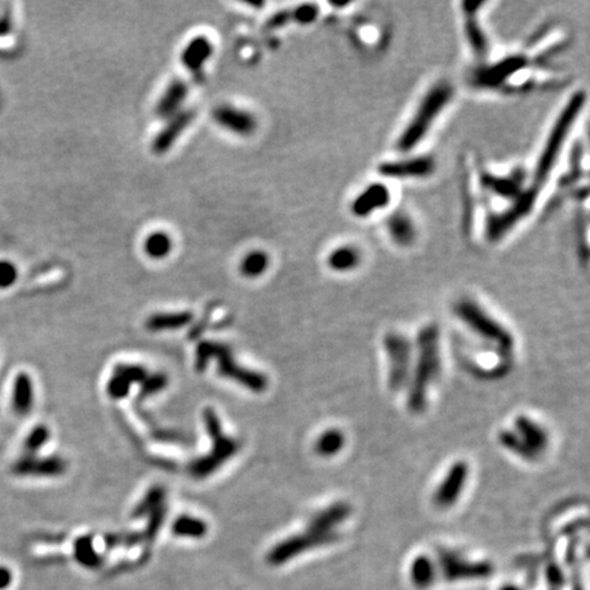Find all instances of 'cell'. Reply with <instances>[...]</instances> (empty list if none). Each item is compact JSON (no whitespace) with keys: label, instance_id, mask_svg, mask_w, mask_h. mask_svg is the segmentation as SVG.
<instances>
[{"label":"cell","instance_id":"6da1fadb","mask_svg":"<svg viewBox=\"0 0 590 590\" xmlns=\"http://www.w3.org/2000/svg\"><path fill=\"white\" fill-rule=\"evenodd\" d=\"M587 96L584 92H577L570 98V102L562 108L556 122L553 123L546 141L538 155L535 171L532 174V179L528 185V189L535 192L537 196L542 187V185L548 181L551 176L555 165L563 152V148L566 145V141L577 122V118L582 112V108L585 106Z\"/></svg>","mask_w":590,"mask_h":590},{"label":"cell","instance_id":"7a4b0ae2","mask_svg":"<svg viewBox=\"0 0 590 590\" xmlns=\"http://www.w3.org/2000/svg\"><path fill=\"white\" fill-rule=\"evenodd\" d=\"M454 99V86L447 81L433 84L425 92L396 140V149L409 154L430 134L436 120Z\"/></svg>","mask_w":590,"mask_h":590},{"label":"cell","instance_id":"3957f363","mask_svg":"<svg viewBox=\"0 0 590 590\" xmlns=\"http://www.w3.org/2000/svg\"><path fill=\"white\" fill-rule=\"evenodd\" d=\"M417 364L409 378L407 406L412 413L427 407L432 381L440 371V331L434 324L423 326L417 338Z\"/></svg>","mask_w":590,"mask_h":590},{"label":"cell","instance_id":"277c9868","mask_svg":"<svg viewBox=\"0 0 590 590\" xmlns=\"http://www.w3.org/2000/svg\"><path fill=\"white\" fill-rule=\"evenodd\" d=\"M454 312L461 322H465L483 340L495 344L503 353L513 351L515 342L510 331L493 319L477 302L473 299H461L457 302Z\"/></svg>","mask_w":590,"mask_h":590},{"label":"cell","instance_id":"5b68a950","mask_svg":"<svg viewBox=\"0 0 590 590\" xmlns=\"http://www.w3.org/2000/svg\"><path fill=\"white\" fill-rule=\"evenodd\" d=\"M384 347L388 358V387L391 391H399L412 375L413 346L406 336L389 332L384 338Z\"/></svg>","mask_w":590,"mask_h":590},{"label":"cell","instance_id":"8992f818","mask_svg":"<svg viewBox=\"0 0 590 590\" xmlns=\"http://www.w3.org/2000/svg\"><path fill=\"white\" fill-rule=\"evenodd\" d=\"M212 356H219V362H220L219 371L221 375L231 377L257 392H261L267 388L268 380L266 376L239 368L231 358L228 350L224 349L221 344L219 346L214 343L203 344L199 351V362H204V360H210Z\"/></svg>","mask_w":590,"mask_h":590},{"label":"cell","instance_id":"52a82bcc","mask_svg":"<svg viewBox=\"0 0 590 590\" xmlns=\"http://www.w3.org/2000/svg\"><path fill=\"white\" fill-rule=\"evenodd\" d=\"M439 562L441 574L447 581L480 580L489 577L493 573L490 563L468 560L448 549H441L439 552Z\"/></svg>","mask_w":590,"mask_h":590},{"label":"cell","instance_id":"ba28073f","mask_svg":"<svg viewBox=\"0 0 590 590\" xmlns=\"http://www.w3.org/2000/svg\"><path fill=\"white\" fill-rule=\"evenodd\" d=\"M339 536L336 533L332 535H322V533H316L308 529V532L297 535V536L290 537L284 541H282L279 545H276L268 555V562L270 564L279 566L283 564L288 560H291L293 557L312 549V548H319L326 544H332L335 542Z\"/></svg>","mask_w":590,"mask_h":590},{"label":"cell","instance_id":"9c48e42d","mask_svg":"<svg viewBox=\"0 0 590 590\" xmlns=\"http://www.w3.org/2000/svg\"><path fill=\"white\" fill-rule=\"evenodd\" d=\"M204 417L207 423V430H210V433L216 440L215 450L210 455V458H204L192 466V473L196 477H205L211 474L217 466H220L227 458H230L237 451L235 441H232L231 439H225L220 434V424L215 413L212 410H207Z\"/></svg>","mask_w":590,"mask_h":590},{"label":"cell","instance_id":"30bf717a","mask_svg":"<svg viewBox=\"0 0 590 590\" xmlns=\"http://www.w3.org/2000/svg\"><path fill=\"white\" fill-rule=\"evenodd\" d=\"M436 169V161L432 156H403L384 161L378 165V174L389 179H424Z\"/></svg>","mask_w":590,"mask_h":590},{"label":"cell","instance_id":"8fae6325","mask_svg":"<svg viewBox=\"0 0 590 590\" xmlns=\"http://www.w3.org/2000/svg\"><path fill=\"white\" fill-rule=\"evenodd\" d=\"M469 477V465L465 461L455 462L433 493V503L439 508H450L461 497Z\"/></svg>","mask_w":590,"mask_h":590},{"label":"cell","instance_id":"7c38bea8","mask_svg":"<svg viewBox=\"0 0 590 590\" xmlns=\"http://www.w3.org/2000/svg\"><path fill=\"white\" fill-rule=\"evenodd\" d=\"M483 6L485 3H474V1L462 3V11L465 14V26H463L465 36L474 57L479 59L480 62H483L489 54L488 37L477 17L480 8H483Z\"/></svg>","mask_w":590,"mask_h":590},{"label":"cell","instance_id":"4fadbf2b","mask_svg":"<svg viewBox=\"0 0 590 590\" xmlns=\"http://www.w3.org/2000/svg\"><path fill=\"white\" fill-rule=\"evenodd\" d=\"M214 120L223 129L241 137L252 136L257 129L256 116L242 108L220 106L214 111Z\"/></svg>","mask_w":590,"mask_h":590},{"label":"cell","instance_id":"5bb4252c","mask_svg":"<svg viewBox=\"0 0 590 590\" xmlns=\"http://www.w3.org/2000/svg\"><path fill=\"white\" fill-rule=\"evenodd\" d=\"M391 203V192L384 183H371L353 200L350 208L357 217H368L384 210Z\"/></svg>","mask_w":590,"mask_h":590},{"label":"cell","instance_id":"9a60e30c","mask_svg":"<svg viewBox=\"0 0 590 590\" xmlns=\"http://www.w3.org/2000/svg\"><path fill=\"white\" fill-rule=\"evenodd\" d=\"M66 462L62 458L50 457V458H36L28 455L19 459L12 472L18 476H36V477H54L60 476L66 472Z\"/></svg>","mask_w":590,"mask_h":590},{"label":"cell","instance_id":"2e32d148","mask_svg":"<svg viewBox=\"0 0 590 590\" xmlns=\"http://www.w3.org/2000/svg\"><path fill=\"white\" fill-rule=\"evenodd\" d=\"M193 118H194V112L190 109L179 111L176 115H174L168 120V123L161 129L160 133L154 138L152 151L156 155H163L168 149H171V147L183 133V130L192 123Z\"/></svg>","mask_w":590,"mask_h":590},{"label":"cell","instance_id":"e0dca14e","mask_svg":"<svg viewBox=\"0 0 590 590\" xmlns=\"http://www.w3.org/2000/svg\"><path fill=\"white\" fill-rule=\"evenodd\" d=\"M350 515L351 506H349L346 501H336L325 507L312 518L309 524V531L322 535H332L335 533L333 529L343 524Z\"/></svg>","mask_w":590,"mask_h":590},{"label":"cell","instance_id":"ac0fdd59","mask_svg":"<svg viewBox=\"0 0 590 590\" xmlns=\"http://www.w3.org/2000/svg\"><path fill=\"white\" fill-rule=\"evenodd\" d=\"M387 232L391 241L400 246L407 248L414 243L417 238V227L414 220L405 212H395L387 221Z\"/></svg>","mask_w":590,"mask_h":590},{"label":"cell","instance_id":"d6986e66","mask_svg":"<svg viewBox=\"0 0 590 590\" xmlns=\"http://www.w3.org/2000/svg\"><path fill=\"white\" fill-rule=\"evenodd\" d=\"M212 53H214L212 43L207 37L199 36L190 40L187 46L183 48L181 60L187 70L193 73H199L204 67V64L211 59Z\"/></svg>","mask_w":590,"mask_h":590},{"label":"cell","instance_id":"ffe728a7","mask_svg":"<svg viewBox=\"0 0 590 590\" xmlns=\"http://www.w3.org/2000/svg\"><path fill=\"white\" fill-rule=\"evenodd\" d=\"M187 92H189L187 85L183 81L181 80L172 81L165 88L164 93L161 95L160 100L158 102V106H156L158 116H160L161 119H167L176 115L187 96Z\"/></svg>","mask_w":590,"mask_h":590},{"label":"cell","instance_id":"44dd1931","mask_svg":"<svg viewBox=\"0 0 590 590\" xmlns=\"http://www.w3.org/2000/svg\"><path fill=\"white\" fill-rule=\"evenodd\" d=\"M517 433L522 437V440L540 455L549 443V437L545 430L535 423L532 418L526 416H519L515 420Z\"/></svg>","mask_w":590,"mask_h":590},{"label":"cell","instance_id":"7402d4cb","mask_svg":"<svg viewBox=\"0 0 590 590\" xmlns=\"http://www.w3.org/2000/svg\"><path fill=\"white\" fill-rule=\"evenodd\" d=\"M35 402V388L32 378L26 374L15 377L12 387V409L18 416H26Z\"/></svg>","mask_w":590,"mask_h":590},{"label":"cell","instance_id":"603a6c76","mask_svg":"<svg viewBox=\"0 0 590 590\" xmlns=\"http://www.w3.org/2000/svg\"><path fill=\"white\" fill-rule=\"evenodd\" d=\"M361 264V252L353 245L336 246L326 257V266L335 272H350Z\"/></svg>","mask_w":590,"mask_h":590},{"label":"cell","instance_id":"cb8c5ba5","mask_svg":"<svg viewBox=\"0 0 590 590\" xmlns=\"http://www.w3.org/2000/svg\"><path fill=\"white\" fill-rule=\"evenodd\" d=\"M436 574H437L436 564L433 563L430 556L420 555L412 562L410 578L413 585L417 587L418 589L430 588L436 580Z\"/></svg>","mask_w":590,"mask_h":590},{"label":"cell","instance_id":"d4e9b609","mask_svg":"<svg viewBox=\"0 0 590 590\" xmlns=\"http://www.w3.org/2000/svg\"><path fill=\"white\" fill-rule=\"evenodd\" d=\"M344 443H346L344 433L340 430L331 428V430H324L317 437L315 443V451L324 458L333 457L342 451V448L344 447Z\"/></svg>","mask_w":590,"mask_h":590},{"label":"cell","instance_id":"484cf974","mask_svg":"<svg viewBox=\"0 0 590 590\" xmlns=\"http://www.w3.org/2000/svg\"><path fill=\"white\" fill-rule=\"evenodd\" d=\"M193 320V315L190 312H179V313H160L152 316L148 322L147 326L151 331L159 332V331H171V329H179Z\"/></svg>","mask_w":590,"mask_h":590},{"label":"cell","instance_id":"4316f807","mask_svg":"<svg viewBox=\"0 0 590 590\" xmlns=\"http://www.w3.org/2000/svg\"><path fill=\"white\" fill-rule=\"evenodd\" d=\"M499 443L508 450L510 452L515 454L517 457H521L528 461H535L538 458V454L533 451L524 440L522 437L514 432V430H500L499 432Z\"/></svg>","mask_w":590,"mask_h":590},{"label":"cell","instance_id":"83f0119b","mask_svg":"<svg viewBox=\"0 0 590 590\" xmlns=\"http://www.w3.org/2000/svg\"><path fill=\"white\" fill-rule=\"evenodd\" d=\"M172 245V239L167 232L156 231L147 237L144 242V250L148 257L154 260H161L171 253Z\"/></svg>","mask_w":590,"mask_h":590},{"label":"cell","instance_id":"f1b7e54d","mask_svg":"<svg viewBox=\"0 0 590 590\" xmlns=\"http://www.w3.org/2000/svg\"><path fill=\"white\" fill-rule=\"evenodd\" d=\"M268 267V255L263 250H253L243 257V260L239 266V270L245 277L256 279V277H260L261 275H264Z\"/></svg>","mask_w":590,"mask_h":590},{"label":"cell","instance_id":"f546056e","mask_svg":"<svg viewBox=\"0 0 590 590\" xmlns=\"http://www.w3.org/2000/svg\"><path fill=\"white\" fill-rule=\"evenodd\" d=\"M75 559L85 567L96 569L102 564V556L96 552L91 537H81L74 545Z\"/></svg>","mask_w":590,"mask_h":590},{"label":"cell","instance_id":"4dcf8cb0","mask_svg":"<svg viewBox=\"0 0 590 590\" xmlns=\"http://www.w3.org/2000/svg\"><path fill=\"white\" fill-rule=\"evenodd\" d=\"M172 532L175 536L187 538H203L208 532V526L204 521L193 517H181L174 522Z\"/></svg>","mask_w":590,"mask_h":590},{"label":"cell","instance_id":"1f68e13d","mask_svg":"<svg viewBox=\"0 0 590 590\" xmlns=\"http://www.w3.org/2000/svg\"><path fill=\"white\" fill-rule=\"evenodd\" d=\"M50 436H51V433L46 425H37L35 430L28 434V437L24 443V447H25V451L28 452V455L33 457L39 450H42V447L48 443Z\"/></svg>","mask_w":590,"mask_h":590},{"label":"cell","instance_id":"d6a6232c","mask_svg":"<svg viewBox=\"0 0 590 590\" xmlns=\"http://www.w3.org/2000/svg\"><path fill=\"white\" fill-rule=\"evenodd\" d=\"M317 15H319V10L315 4H302L295 10H293V12L290 14V18H293L297 24L309 25L313 21H316Z\"/></svg>","mask_w":590,"mask_h":590},{"label":"cell","instance_id":"836d02e7","mask_svg":"<svg viewBox=\"0 0 590 590\" xmlns=\"http://www.w3.org/2000/svg\"><path fill=\"white\" fill-rule=\"evenodd\" d=\"M130 382L125 380L122 376L113 374V377L108 381V395L113 399H123L127 396L130 389Z\"/></svg>","mask_w":590,"mask_h":590},{"label":"cell","instance_id":"e575fe53","mask_svg":"<svg viewBox=\"0 0 590 590\" xmlns=\"http://www.w3.org/2000/svg\"><path fill=\"white\" fill-rule=\"evenodd\" d=\"M18 277V272L14 264L8 261H0V288L11 287Z\"/></svg>","mask_w":590,"mask_h":590},{"label":"cell","instance_id":"d590c367","mask_svg":"<svg viewBox=\"0 0 590 590\" xmlns=\"http://www.w3.org/2000/svg\"><path fill=\"white\" fill-rule=\"evenodd\" d=\"M546 577L552 590H560L564 584V577L557 564H551L546 570Z\"/></svg>","mask_w":590,"mask_h":590},{"label":"cell","instance_id":"8d00e7d4","mask_svg":"<svg viewBox=\"0 0 590 590\" xmlns=\"http://www.w3.org/2000/svg\"><path fill=\"white\" fill-rule=\"evenodd\" d=\"M12 584V573L4 567L0 566V590H6Z\"/></svg>","mask_w":590,"mask_h":590},{"label":"cell","instance_id":"74e56055","mask_svg":"<svg viewBox=\"0 0 590 590\" xmlns=\"http://www.w3.org/2000/svg\"><path fill=\"white\" fill-rule=\"evenodd\" d=\"M500 590H522L519 589L518 587H514V585H506V587H503Z\"/></svg>","mask_w":590,"mask_h":590}]
</instances>
